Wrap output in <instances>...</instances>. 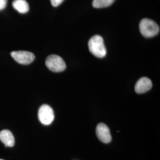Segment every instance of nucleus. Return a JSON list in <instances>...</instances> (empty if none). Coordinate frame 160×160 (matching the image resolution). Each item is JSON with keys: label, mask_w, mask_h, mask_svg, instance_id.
I'll return each mask as SVG.
<instances>
[{"label": "nucleus", "mask_w": 160, "mask_h": 160, "mask_svg": "<svg viewBox=\"0 0 160 160\" xmlns=\"http://www.w3.org/2000/svg\"><path fill=\"white\" fill-rule=\"evenodd\" d=\"M88 48L92 55L99 58H104L106 55V48L103 38L100 35L92 36L88 42Z\"/></svg>", "instance_id": "1"}, {"label": "nucleus", "mask_w": 160, "mask_h": 160, "mask_svg": "<svg viewBox=\"0 0 160 160\" xmlns=\"http://www.w3.org/2000/svg\"><path fill=\"white\" fill-rule=\"evenodd\" d=\"M139 29L141 34L145 38L154 37L160 32L158 25L154 21L148 18H143L141 21Z\"/></svg>", "instance_id": "2"}, {"label": "nucleus", "mask_w": 160, "mask_h": 160, "mask_svg": "<svg viewBox=\"0 0 160 160\" xmlns=\"http://www.w3.org/2000/svg\"><path fill=\"white\" fill-rule=\"evenodd\" d=\"M46 67L55 72H60L66 69V63L63 59L57 55H51L46 58Z\"/></svg>", "instance_id": "3"}, {"label": "nucleus", "mask_w": 160, "mask_h": 160, "mask_svg": "<svg viewBox=\"0 0 160 160\" xmlns=\"http://www.w3.org/2000/svg\"><path fill=\"white\" fill-rule=\"evenodd\" d=\"M38 118L40 122L44 125H49L54 120V112L51 106L43 104L40 107L38 112Z\"/></svg>", "instance_id": "4"}, {"label": "nucleus", "mask_w": 160, "mask_h": 160, "mask_svg": "<svg viewBox=\"0 0 160 160\" xmlns=\"http://www.w3.org/2000/svg\"><path fill=\"white\" fill-rule=\"evenodd\" d=\"M11 55L16 62L22 65H28L32 63L35 58L33 53L24 51L12 52Z\"/></svg>", "instance_id": "5"}, {"label": "nucleus", "mask_w": 160, "mask_h": 160, "mask_svg": "<svg viewBox=\"0 0 160 160\" xmlns=\"http://www.w3.org/2000/svg\"><path fill=\"white\" fill-rule=\"evenodd\" d=\"M96 135L99 140L103 143H108L112 141L109 127L103 123L98 124L96 128Z\"/></svg>", "instance_id": "6"}, {"label": "nucleus", "mask_w": 160, "mask_h": 160, "mask_svg": "<svg viewBox=\"0 0 160 160\" xmlns=\"http://www.w3.org/2000/svg\"><path fill=\"white\" fill-rule=\"evenodd\" d=\"M152 87L151 80L147 77H142L138 80L135 87L136 92L142 94L149 91Z\"/></svg>", "instance_id": "7"}, {"label": "nucleus", "mask_w": 160, "mask_h": 160, "mask_svg": "<svg viewBox=\"0 0 160 160\" xmlns=\"http://www.w3.org/2000/svg\"><path fill=\"white\" fill-rule=\"evenodd\" d=\"M0 140L6 147H12L15 144V139L11 132L3 130L0 132Z\"/></svg>", "instance_id": "8"}, {"label": "nucleus", "mask_w": 160, "mask_h": 160, "mask_svg": "<svg viewBox=\"0 0 160 160\" xmlns=\"http://www.w3.org/2000/svg\"><path fill=\"white\" fill-rule=\"evenodd\" d=\"M12 7L20 13L24 14L29 12V4L26 0H14L12 2Z\"/></svg>", "instance_id": "9"}, {"label": "nucleus", "mask_w": 160, "mask_h": 160, "mask_svg": "<svg viewBox=\"0 0 160 160\" xmlns=\"http://www.w3.org/2000/svg\"><path fill=\"white\" fill-rule=\"evenodd\" d=\"M115 0H93L92 6L96 8H102L111 6Z\"/></svg>", "instance_id": "10"}, {"label": "nucleus", "mask_w": 160, "mask_h": 160, "mask_svg": "<svg viewBox=\"0 0 160 160\" xmlns=\"http://www.w3.org/2000/svg\"><path fill=\"white\" fill-rule=\"evenodd\" d=\"M64 0H51L52 5L53 7H58L59 6Z\"/></svg>", "instance_id": "11"}, {"label": "nucleus", "mask_w": 160, "mask_h": 160, "mask_svg": "<svg viewBox=\"0 0 160 160\" xmlns=\"http://www.w3.org/2000/svg\"><path fill=\"white\" fill-rule=\"evenodd\" d=\"M7 0H0V11L4 10L6 8Z\"/></svg>", "instance_id": "12"}, {"label": "nucleus", "mask_w": 160, "mask_h": 160, "mask_svg": "<svg viewBox=\"0 0 160 160\" xmlns=\"http://www.w3.org/2000/svg\"><path fill=\"white\" fill-rule=\"evenodd\" d=\"M0 160H1V159H0Z\"/></svg>", "instance_id": "13"}]
</instances>
